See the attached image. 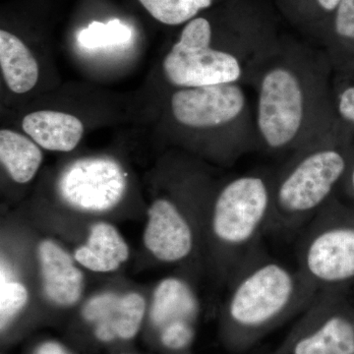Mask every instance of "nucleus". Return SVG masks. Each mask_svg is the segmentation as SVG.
I'll return each instance as SVG.
<instances>
[{"label":"nucleus","instance_id":"f257e3e1","mask_svg":"<svg viewBox=\"0 0 354 354\" xmlns=\"http://www.w3.org/2000/svg\"><path fill=\"white\" fill-rule=\"evenodd\" d=\"M334 71L323 50L279 39L254 72V116L259 151L283 155L339 124L333 97Z\"/></svg>","mask_w":354,"mask_h":354},{"label":"nucleus","instance_id":"f03ea898","mask_svg":"<svg viewBox=\"0 0 354 354\" xmlns=\"http://www.w3.org/2000/svg\"><path fill=\"white\" fill-rule=\"evenodd\" d=\"M354 137L341 124L288 156L274 171L268 234H295L339 193Z\"/></svg>","mask_w":354,"mask_h":354},{"label":"nucleus","instance_id":"7ed1b4c3","mask_svg":"<svg viewBox=\"0 0 354 354\" xmlns=\"http://www.w3.org/2000/svg\"><path fill=\"white\" fill-rule=\"evenodd\" d=\"M242 84L176 88L169 111L177 127L212 140L213 153L227 165L259 151L254 102Z\"/></svg>","mask_w":354,"mask_h":354},{"label":"nucleus","instance_id":"20e7f679","mask_svg":"<svg viewBox=\"0 0 354 354\" xmlns=\"http://www.w3.org/2000/svg\"><path fill=\"white\" fill-rule=\"evenodd\" d=\"M230 279L227 317L232 326L247 332L306 309L318 292L297 268L272 257L263 243L247 256Z\"/></svg>","mask_w":354,"mask_h":354},{"label":"nucleus","instance_id":"39448f33","mask_svg":"<svg viewBox=\"0 0 354 354\" xmlns=\"http://www.w3.org/2000/svg\"><path fill=\"white\" fill-rule=\"evenodd\" d=\"M274 174L269 169L244 172L232 177L214 195L209 232L218 264L227 278L268 234Z\"/></svg>","mask_w":354,"mask_h":354},{"label":"nucleus","instance_id":"423d86ee","mask_svg":"<svg viewBox=\"0 0 354 354\" xmlns=\"http://www.w3.org/2000/svg\"><path fill=\"white\" fill-rule=\"evenodd\" d=\"M297 270L317 291H354V205L339 195L300 232Z\"/></svg>","mask_w":354,"mask_h":354},{"label":"nucleus","instance_id":"0eeeda50","mask_svg":"<svg viewBox=\"0 0 354 354\" xmlns=\"http://www.w3.org/2000/svg\"><path fill=\"white\" fill-rule=\"evenodd\" d=\"M212 32V23L207 18L196 17L186 23L162 62V73L169 85L174 88L221 84L246 86L245 70L209 48Z\"/></svg>","mask_w":354,"mask_h":354},{"label":"nucleus","instance_id":"6e6552de","mask_svg":"<svg viewBox=\"0 0 354 354\" xmlns=\"http://www.w3.org/2000/svg\"><path fill=\"white\" fill-rule=\"evenodd\" d=\"M127 188V174L111 158H84L65 167L57 181L62 201L91 213L109 211L120 204Z\"/></svg>","mask_w":354,"mask_h":354},{"label":"nucleus","instance_id":"1a4fd4ad","mask_svg":"<svg viewBox=\"0 0 354 354\" xmlns=\"http://www.w3.org/2000/svg\"><path fill=\"white\" fill-rule=\"evenodd\" d=\"M351 295L318 291L307 307L304 330L291 354H354V306Z\"/></svg>","mask_w":354,"mask_h":354},{"label":"nucleus","instance_id":"9d476101","mask_svg":"<svg viewBox=\"0 0 354 354\" xmlns=\"http://www.w3.org/2000/svg\"><path fill=\"white\" fill-rule=\"evenodd\" d=\"M194 227L176 202L158 199L148 211L144 243L157 259L165 263L187 260L195 249Z\"/></svg>","mask_w":354,"mask_h":354},{"label":"nucleus","instance_id":"9b49d317","mask_svg":"<svg viewBox=\"0 0 354 354\" xmlns=\"http://www.w3.org/2000/svg\"><path fill=\"white\" fill-rule=\"evenodd\" d=\"M145 309V299L139 293L102 292L88 300L82 314L86 321L94 324L95 337L108 342L132 339L138 333Z\"/></svg>","mask_w":354,"mask_h":354},{"label":"nucleus","instance_id":"f8f14e48","mask_svg":"<svg viewBox=\"0 0 354 354\" xmlns=\"http://www.w3.org/2000/svg\"><path fill=\"white\" fill-rule=\"evenodd\" d=\"M38 254L46 297L60 306L77 304L82 295L84 277L71 256L48 239L39 243Z\"/></svg>","mask_w":354,"mask_h":354},{"label":"nucleus","instance_id":"ddd939ff","mask_svg":"<svg viewBox=\"0 0 354 354\" xmlns=\"http://www.w3.org/2000/svg\"><path fill=\"white\" fill-rule=\"evenodd\" d=\"M26 134L44 150L70 152L82 139V121L72 114L55 111H38L22 120Z\"/></svg>","mask_w":354,"mask_h":354},{"label":"nucleus","instance_id":"4468645a","mask_svg":"<svg viewBox=\"0 0 354 354\" xmlns=\"http://www.w3.org/2000/svg\"><path fill=\"white\" fill-rule=\"evenodd\" d=\"M199 310V299L189 283L167 278L156 288L150 317L153 325L162 330L176 324L193 325Z\"/></svg>","mask_w":354,"mask_h":354},{"label":"nucleus","instance_id":"2eb2a0df","mask_svg":"<svg viewBox=\"0 0 354 354\" xmlns=\"http://www.w3.org/2000/svg\"><path fill=\"white\" fill-rule=\"evenodd\" d=\"M129 257L124 239L113 225L97 223L93 225L86 244L75 251V260L93 272L116 271Z\"/></svg>","mask_w":354,"mask_h":354},{"label":"nucleus","instance_id":"dca6fc26","mask_svg":"<svg viewBox=\"0 0 354 354\" xmlns=\"http://www.w3.org/2000/svg\"><path fill=\"white\" fill-rule=\"evenodd\" d=\"M320 39L334 74L353 71L354 0L339 1Z\"/></svg>","mask_w":354,"mask_h":354},{"label":"nucleus","instance_id":"f3484780","mask_svg":"<svg viewBox=\"0 0 354 354\" xmlns=\"http://www.w3.org/2000/svg\"><path fill=\"white\" fill-rule=\"evenodd\" d=\"M0 66L7 87L16 94L30 92L39 80V65L27 46L11 32L0 31Z\"/></svg>","mask_w":354,"mask_h":354},{"label":"nucleus","instance_id":"a211bd4d","mask_svg":"<svg viewBox=\"0 0 354 354\" xmlns=\"http://www.w3.org/2000/svg\"><path fill=\"white\" fill-rule=\"evenodd\" d=\"M0 160L15 183L31 181L38 172L43 153L31 138L13 130L0 131Z\"/></svg>","mask_w":354,"mask_h":354},{"label":"nucleus","instance_id":"6ab92c4d","mask_svg":"<svg viewBox=\"0 0 354 354\" xmlns=\"http://www.w3.org/2000/svg\"><path fill=\"white\" fill-rule=\"evenodd\" d=\"M147 11L162 24L188 23L211 7L214 0H139Z\"/></svg>","mask_w":354,"mask_h":354},{"label":"nucleus","instance_id":"aec40b11","mask_svg":"<svg viewBox=\"0 0 354 354\" xmlns=\"http://www.w3.org/2000/svg\"><path fill=\"white\" fill-rule=\"evenodd\" d=\"M132 31L120 20L113 19L108 23L95 21L79 32L78 43L88 50L120 46L129 43Z\"/></svg>","mask_w":354,"mask_h":354},{"label":"nucleus","instance_id":"412c9836","mask_svg":"<svg viewBox=\"0 0 354 354\" xmlns=\"http://www.w3.org/2000/svg\"><path fill=\"white\" fill-rule=\"evenodd\" d=\"M333 97L339 124L354 137V70L334 74Z\"/></svg>","mask_w":354,"mask_h":354},{"label":"nucleus","instance_id":"4be33fe9","mask_svg":"<svg viewBox=\"0 0 354 354\" xmlns=\"http://www.w3.org/2000/svg\"><path fill=\"white\" fill-rule=\"evenodd\" d=\"M29 293L27 288L18 281H8L6 270L1 268V285H0V324L1 330L24 308Z\"/></svg>","mask_w":354,"mask_h":354},{"label":"nucleus","instance_id":"5701e85b","mask_svg":"<svg viewBox=\"0 0 354 354\" xmlns=\"http://www.w3.org/2000/svg\"><path fill=\"white\" fill-rule=\"evenodd\" d=\"M341 0H305L298 17L311 27L312 32L321 39L326 25Z\"/></svg>","mask_w":354,"mask_h":354},{"label":"nucleus","instance_id":"b1692460","mask_svg":"<svg viewBox=\"0 0 354 354\" xmlns=\"http://www.w3.org/2000/svg\"><path fill=\"white\" fill-rule=\"evenodd\" d=\"M194 337L193 325L176 324L162 330V342L167 348L183 349L192 342Z\"/></svg>","mask_w":354,"mask_h":354},{"label":"nucleus","instance_id":"393cba45","mask_svg":"<svg viewBox=\"0 0 354 354\" xmlns=\"http://www.w3.org/2000/svg\"><path fill=\"white\" fill-rule=\"evenodd\" d=\"M337 195L344 201L354 205V143L351 149L348 169L342 179Z\"/></svg>","mask_w":354,"mask_h":354},{"label":"nucleus","instance_id":"a878e982","mask_svg":"<svg viewBox=\"0 0 354 354\" xmlns=\"http://www.w3.org/2000/svg\"><path fill=\"white\" fill-rule=\"evenodd\" d=\"M36 354H69V353L62 344H57V342H48L39 346Z\"/></svg>","mask_w":354,"mask_h":354}]
</instances>
